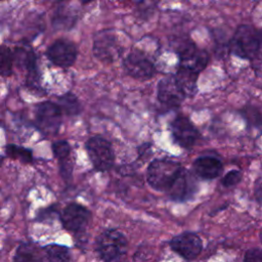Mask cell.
I'll list each match as a JSON object with an SVG mask.
<instances>
[{
    "mask_svg": "<svg viewBox=\"0 0 262 262\" xmlns=\"http://www.w3.org/2000/svg\"><path fill=\"white\" fill-rule=\"evenodd\" d=\"M182 169L183 167L173 160H155L148 165L146 179L154 189L167 192L181 173Z\"/></svg>",
    "mask_w": 262,
    "mask_h": 262,
    "instance_id": "cell-1",
    "label": "cell"
},
{
    "mask_svg": "<svg viewBox=\"0 0 262 262\" xmlns=\"http://www.w3.org/2000/svg\"><path fill=\"white\" fill-rule=\"evenodd\" d=\"M259 38V30L251 25H241L230 39L229 49L237 57L253 60L257 56Z\"/></svg>",
    "mask_w": 262,
    "mask_h": 262,
    "instance_id": "cell-2",
    "label": "cell"
},
{
    "mask_svg": "<svg viewBox=\"0 0 262 262\" xmlns=\"http://www.w3.org/2000/svg\"><path fill=\"white\" fill-rule=\"evenodd\" d=\"M96 250L102 261L116 262L121 260L127 252V238L119 230H104L97 237Z\"/></svg>",
    "mask_w": 262,
    "mask_h": 262,
    "instance_id": "cell-3",
    "label": "cell"
},
{
    "mask_svg": "<svg viewBox=\"0 0 262 262\" xmlns=\"http://www.w3.org/2000/svg\"><path fill=\"white\" fill-rule=\"evenodd\" d=\"M123 52L116 33L112 30H102L94 35L93 54L104 63H112Z\"/></svg>",
    "mask_w": 262,
    "mask_h": 262,
    "instance_id": "cell-4",
    "label": "cell"
},
{
    "mask_svg": "<svg viewBox=\"0 0 262 262\" xmlns=\"http://www.w3.org/2000/svg\"><path fill=\"white\" fill-rule=\"evenodd\" d=\"M86 149L93 167L97 171L110 170L115 161V155L112 144L99 136L91 137L86 143Z\"/></svg>",
    "mask_w": 262,
    "mask_h": 262,
    "instance_id": "cell-5",
    "label": "cell"
},
{
    "mask_svg": "<svg viewBox=\"0 0 262 262\" xmlns=\"http://www.w3.org/2000/svg\"><path fill=\"white\" fill-rule=\"evenodd\" d=\"M126 73L136 80H147L156 74V67L151 59L141 49L131 50L123 62Z\"/></svg>",
    "mask_w": 262,
    "mask_h": 262,
    "instance_id": "cell-6",
    "label": "cell"
},
{
    "mask_svg": "<svg viewBox=\"0 0 262 262\" xmlns=\"http://www.w3.org/2000/svg\"><path fill=\"white\" fill-rule=\"evenodd\" d=\"M62 112L59 106L51 101H44L36 107V125L46 134H54L61 124Z\"/></svg>",
    "mask_w": 262,
    "mask_h": 262,
    "instance_id": "cell-7",
    "label": "cell"
},
{
    "mask_svg": "<svg viewBox=\"0 0 262 262\" xmlns=\"http://www.w3.org/2000/svg\"><path fill=\"white\" fill-rule=\"evenodd\" d=\"M46 55L53 64L67 69L72 67L76 61L77 48L71 41L58 39L47 48Z\"/></svg>",
    "mask_w": 262,
    "mask_h": 262,
    "instance_id": "cell-8",
    "label": "cell"
},
{
    "mask_svg": "<svg viewBox=\"0 0 262 262\" xmlns=\"http://www.w3.org/2000/svg\"><path fill=\"white\" fill-rule=\"evenodd\" d=\"M90 218V211L86 207L76 203L68 205L60 216L63 227L72 232L83 231L87 227Z\"/></svg>",
    "mask_w": 262,
    "mask_h": 262,
    "instance_id": "cell-9",
    "label": "cell"
},
{
    "mask_svg": "<svg viewBox=\"0 0 262 262\" xmlns=\"http://www.w3.org/2000/svg\"><path fill=\"white\" fill-rule=\"evenodd\" d=\"M179 55V67L201 73L209 62V54L206 50L200 49L191 42H186L177 51Z\"/></svg>",
    "mask_w": 262,
    "mask_h": 262,
    "instance_id": "cell-10",
    "label": "cell"
},
{
    "mask_svg": "<svg viewBox=\"0 0 262 262\" xmlns=\"http://www.w3.org/2000/svg\"><path fill=\"white\" fill-rule=\"evenodd\" d=\"M171 249L186 260L198 257L202 251L201 238L192 232H183L174 236L169 243Z\"/></svg>",
    "mask_w": 262,
    "mask_h": 262,
    "instance_id": "cell-11",
    "label": "cell"
},
{
    "mask_svg": "<svg viewBox=\"0 0 262 262\" xmlns=\"http://www.w3.org/2000/svg\"><path fill=\"white\" fill-rule=\"evenodd\" d=\"M171 132L175 141L184 148L193 146L200 136L198 129L184 116H178L172 121Z\"/></svg>",
    "mask_w": 262,
    "mask_h": 262,
    "instance_id": "cell-12",
    "label": "cell"
},
{
    "mask_svg": "<svg viewBox=\"0 0 262 262\" xmlns=\"http://www.w3.org/2000/svg\"><path fill=\"white\" fill-rule=\"evenodd\" d=\"M185 97L174 76H167L160 80L158 84V98L163 104L176 107L182 103Z\"/></svg>",
    "mask_w": 262,
    "mask_h": 262,
    "instance_id": "cell-13",
    "label": "cell"
},
{
    "mask_svg": "<svg viewBox=\"0 0 262 262\" xmlns=\"http://www.w3.org/2000/svg\"><path fill=\"white\" fill-rule=\"evenodd\" d=\"M194 186L195 182L192 175L183 168L167 193L172 200L183 201L188 199L193 193Z\"/></svg>",
    "mask_w": 262,
    "mask_h": 262,
    "instance_id": "cell-14",
    "label": "cell"
},
{
    "mask_svg": "<svg viewBox=\"0 0 262 262\" xmlns=\"http://www.w3.org/2000/svg\"><path fill=\"white\" fill-rule=\"evenodd\" d=\"M194 173L203 179H214L218 177L223 170L220 160L214 157H201L193 162Z\"/></svg>",
    "mask_w": 262,
    "mask_h": 262,
    "instance_id": "cell-15",
    "label": "cell"
},
{
    "mask_svg": "<svg viewBox=\"0 0 262 262\" xmlns=\"http://www.w3.org/2000/svg\"><path fill=\"white\" fill-rule=\"evenodd\" d=\"M174 78L185 96H193L195 94L198 89L196 83L199 73L182 67H178Z\"/></svg>",
    "mask_w": 262,
    "mask_h": 262,
    "instance_id": "cell-16",
    "label": "cell"
},
{
    "mask_svg": "<svg viewBox=\"0 0 262 262\" xmlns=\"http://www.w3.org/2000/svg\"><path fill=\"white\" fill-rule=\"evenodd\" d=\"M13 262H42V251L33 243L21 244L16 249Z\"/></svg>",
    "mask_w": 262,
    "mask_h": 262,
    "instance_id": "cell-17",
    "label": "cell"
},
{
    "mask_svg": "<svg viewBox=\"0 0 262 262\" xmlns=\"http://www.w3.org/2000/svg\"><path fill=\"white\" fill-rule=\"evenodd\" d=\"M14 62H16V66L21 68L23 70H26L27 73L38 69L37 67V57L35 52L26 47H18L14 51Z\"/></svg>",
    "mask_w": 262,
    "mask_h": 262,
    "instance_id": "cell-18",
    "label": "cell"
},
{
    "mask_svg": "<svg viewBox=\"0 0 262 262\" xmlns=\"http://www.w3.org/2000/svg\"><path fill=\"white\" fill-rule=\"evenodd\" d=\"M42 262H70V253L67 247L48 245L42 251Z\"/></svg>",
    "mask_w": 262,
    "mask_h": 262,
    "instance_id": "cell-19",
    "label": "cell"
},
{
    "mask_svg": "<svg viewBox=\"0 0 262 262\" xmlns=\"http://www.w3.org/2000/svg\"><path fill=\"white\" fill-rule=\"evenodd\" d=\"M77 19V14L69 7H59L52 17V26L55 30L71 29Z\"/></svg>",
    "mask_w": 262,
    "mask_h": 262,
    "instance_id": "cell-20",
    "label": "cell"
},
{
    "mask_svg": "<svg viewBox=\"0 0 262 262\" xmlns=\"http://www.w3.org/2000/svg\"><path fill=\"white\" fill-rule=\"evenodd\" d=\"M62 113L68 116H77L81 113L82 106L77 96L71 92L64 93L57 98L56 103Z\"/></svg>",
    "mask_w": 262,
    "mask_h": 262,
    "instance_id": "cell-21",
    "label": "cell"
},
{
    "mask_svg": "<svg viewBox=\"0 0 262 262\" xmlns=\"http://www.w3.org/2000/svg\"><path fill=\"white\" fill-rule=\"evenodd\" d=\"M14 64V54L5 45L0 46V76L8 77L12 74Z\"/></svg>",
    "mask_w": 262,
    "mask_h": 262,
    "instance_id": "cell-22",
    "label": "cell"
},
{
    "mask_svg": "<svg viewBox=\"0 0 262 262\" xmlns=\"http://www.w3.org/2000/svg\"><path fill=\"white\" fill-rule=\"evenodd\" d=\"M6 154L12 159L18 160L23 163H31L33 161V154L32 150L25 148L23 146L8 144L6 146Z\"/></svg>",
    "mask_w": 262,
    "mask_h": 262,
    "instance_id": "cell-23",
    "label": "cell"
},
{
    "mask_svg": "<svg viewBox=\"0 0 262 262\" xmlns=\"http://www.w3.org/2000/svg\"><path fill=\"white\" fill-rule=\"evenodd\" d=\"M136 12L142 17H148L156 8L157 0H131Z\"/></svg>",
    "mask_w": 262,
    "mask_h": 262,
    "instance_id": "cell-24",
    "label": "cell"
},
{
    "mask_svg": "<svg viewBox=\"0 0 262 262\" xmlns=\"http://www.w3.org/2000/svg\"><path fill=\"white\" fill-rule=\"evenodd\" d=\"M52 150L54 157L60 161L66 158L71 157V146L68 141L66 140H59L52 144Z\"/></svg>",
    "mask_w": 262,
    "mask_h": 262,
    "instance_id": "cell-25",
    "label": "cell"
},
{
    "mask_svg": "<svg viewBox=\"0 0 262 262\" xmlns=\"http://www.w3.org/2000/svg\"><path fill=\"white\" fill-rule=\"evenodd\" d=\"M26 84L31 90H33L35 92L36 91H38V92L42 91V87H41V84H40V73H39L38 69L32 70V71L27 73Z\"/></svg>",
    "mask_w": 262,
    "mask_h": 262,
    "instance_id": "cell-26",
    "label": "cell"
},
{
    "mask_svg": "<svg viewBox=\"0 0 262 262\" xmlns=\"http://www.w3.org/2000/svg\"><path fill=\"white\" fill-rule=\"evenodd\" d=\"M241 179H242V173L237 170H232L226 173L225 176H223L221 182L225 187H231L236 185L241 181Z\"/></svg>",
    "mask_w": 262,
    "mask_h": 262,
    "instance_id": "cell-27",
    "label": "cell"
},
{
    "mask_svg": "<svg viewBox=\"0 0 262 262\" xmlns=\"http://www.w3.org/2000/svg\"><path fill=\"white\" fill-rule=\"evenodd\" d=\"M244 262H262V250L258 248L248 250L245 254Z\"/></svg>",
    "mask_w": 262,
    "mask_h": 262,
    "instance_id": "cell-28",
    "label": "cell"
},
{
    "mask_svg": "<svg viewBox=\"0 0 262 262\" xmlns=\"http://www.w3.org/2000/svg\"><path fill=\"white\" fill-rule=\"evenodd\" d=\"M254 59L262 60V31H260V38H259V44H258V52L257 56ZM253 59V60H254Z\"/></svg>",
    "mask_w": 262,
    "mask_h": 262,
    "instance_id": "cell-29",
    "label": "cell"
},
{
    "mask_svg": "<svg viewBox=\"0 0 262 262\" xmlns=\"http://www.w3.org/2000/svg\"><path fill=\"white\" fill-rule=\"evenodd\" d=\"M255 195H256L258 202L262 203V183H259V185L257 184V186H256V191H255Z\"/></svg>",
    "mask_w": 262,
    "mask_h": 262,
    "instance_id": "cell-30",
    "label": "cell"
},
{
    "mask_svg": "<svg viewBox=\"0 0 262 262\" xmlns=\"http://www.w3.org/2000/svg\"><path fill=\"white\" fill-rule=\"evenodd\" d=\"M80 1H81L82 4H87V3H89V2H91L93 0H80Z\"/></svg>",
    "mask_w": 262,
    "mask_h": 262,
    "instance_id": "cell-31",
    "label": "cell"
},
{
    "mask_svg": "<svg viewBox=\"0 0 262 262\" xmlns=\"http://www.w3.org/2000/svg\"><path fill=\"white\" fill-rule=\"evenodd\" d=\"M260 241H261V243H262V231L260 232Z\"/></svg>",
    "mask_w": 262,
    "mask_h": 262,
    "instance_id": "cell-32",
    "label": "cell"
},
{
    "mask_svg": "<svg viewBox=\"0 0 262 262\" xmlns=\"http://www.w3.org/2000/svg\"><path fill=\"white\" fill-rule=\"evenodd\" d=\"M58 1H63V0H58Z\"/></svg>",
    "mask_w": 262,
    "mask_h": 262,
    "instance_id": "cell-33",
    "label": "cell"
},
{
    "mask_svg": "<svg viewBox=\"0 0 262 262\" xmlns=\"http://www.w3.org/2000/svg\"><path fill=\"white\" fill-rule=\"evenodd\" d=\"M0 1H3V0H0Z\"/></svg>",
    "mask_w": 262,
    "mask_h": 262,
    "instance_id": "cell-34",
    "label": "cell"
}]
</instances>
